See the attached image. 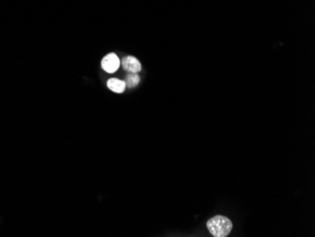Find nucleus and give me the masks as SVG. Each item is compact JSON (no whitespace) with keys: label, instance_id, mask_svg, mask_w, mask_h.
<instances>
[{"label":"nucleus","instance_id":"nucleus-2","mask_svg":"<svg viewBox=\"0 0 315 237\" xmlns=\"http://www.w3.org/2000/svg\"><path fill=\"white\" fill-rule=\"evenodd\" d=\"M121 64V61L119 58L117 57L116 54L115 53H110L107 56H105L102 61H101V66L102 68L108 73H115L117 71Z\"/></svg>","mask_w":315,"mask_h":237},{"label":"nucleus","instance_id":"nucleus-5","mask_svg":"<svg viewBox=\"0 0 315 237\" xmlns=\"http://www.w3.org/2000/svg\"><path fill=\"white\" fill-rule=\"evenodd\" d=\"M125 83L128 88H134L140 83V77L137 73H129L126 77Z\"/></svg>","mask_w":315,"mask_h":237},{"label":"nucleus","instance_id":"nucleus-3","mask_svg":"<svg viewBox=\"0 0 315 237\" xmlns=\"http://www.w3.org/2000/svg\"><path fill=\"white\" fill-rule=\"evenodd\" d=\"M121 63H122L123 68L129 73H138L142 69V65H141L139 59H136L133 56L125 57L124 59H122Z\"/></svg>","mask_w":315,"mask_h":237},{"label":"nucleus","instance_id":"nucleus-1","mask_svg":"<svg viewBox=\"0 0 315 237\" xmlns=\"http://www.w3.org/2000/svg\"><path fill=\"white\" fill-rule=\"evenodd\" d=\"M207 228L211 236L215 237H225L229 235L233 224L230 219L223 215H216L207 222Z\"/></svg>","mask_w":315,"mask_h":237},{"label":"nucleus","instance_id":"nucleus-4","mask_svg":"<svg viewBox=\"0 0 315 237\" xmlns=\"http://www.w3.org/2000/svg\"><path fill=\"white\" fill-rule=\"evenodd\" d=\"M107 85H108V88L110 90H112L113 92L115 93H123L125 91V89L127 88L126 86V83L124 81H121L119 79H110L107 83Z\"/></svg>","mask_w":315,"mask_h":237}]
</instances>
